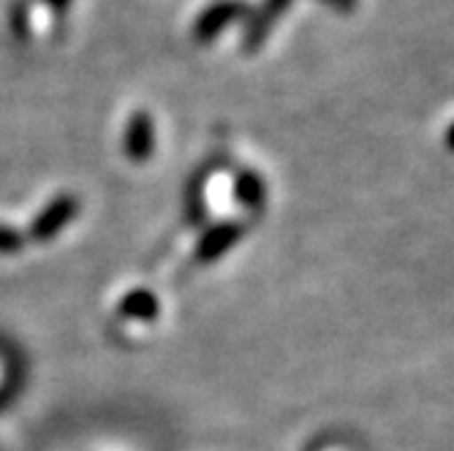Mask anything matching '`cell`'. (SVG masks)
Here are the masks:
<instances>
[{
	"label": "cell",
	"instance_id": "cell-1",
	"mask_svg": "<svg viewBox=\"0 0 454 451\" xmlns=\"http://www.w3.org/2000/svg\"><path fill=\"white\" fill-rule=\"evenodd\" d=\"M71 218H74V201H58L55 207H50L44 215L38 218L33 234H35L38 239H50V237H55V234L63 229V223L71 221Z\"/></svg>",
	"mask_w": 454,
	"mask_h": 451
},
{
	"label": "cell",
	"instance_id": "cell-2",
	"mask_svg": "<svg viewBox=\"0 0 454 451\" xmlns=\"http://www.w3.org/2000/svg\"><path fill=\"white\" fill-rule=\"evenodd\" d=\"M122 310H126V313H134V315H142L145 310H153V302L147 299V294H131L129 302L122 305Z\"/></svg>",
	"mask_w": 454,
	"mask_h": 451
},
{
	"label": "cell",
	"instance_id": "cell-3",
	"mask_svg": "<svg viewBox=\"0 0 454 451\" xmlns=\"http://www.w3.org/2000/svg\"><path fill=\"white\" fill-rule=\"evenodd\" d=\"M20 251V237L9 229H0V253H17Z\"/></svg>",
	"mask_w": 454,
	"mask_h": 451
}]
</instances>
